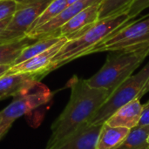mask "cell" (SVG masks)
<instances>
[{
  "label": "cell",
  "instance_id": "6da1fadb",
  "mask_svg": "<svg viewBox=\"0 0 149 149\" xmlns=\"http://www.w3.org/2000/svg\"><path fill=\"white\" fill-rule=\"evenodd\" d=\"M71 89L69 101L64 111L52 123V134L45 149H52L89 121L110 93L91 86L86 79L74 75L67 83Z\"/></svg>",
  "mask_w": 149,
  "mask_h": 149
},
{
  "label": "cell",
  "instance_id": "7a4b0ae2",
  "mask_svg": "<svg viewBox=\"0 0 149 149\" xmlns=\"http://www.w3.org/2000/svg\"><path fill=\"white\" fill-rule=\"evenodd\" d=\"M131 20L127 13L99 20L78 37L65 42L58 52L52 58L48 67V72L50 73L76 58L87 56L93 48Z\"/></svg>",
  "mask_w": 149,
  "mask_h": 149
},
{
  "label": "cell",
  "instance_id": "3957f363",
  "mask_svg": "<svg viewBox=\"0 0 149 149\" xmlns=\"http://www.w3.org/2000/svg\"><path fill=\"white\" fill-rule=\"evenodd\" d=\"M103 66L86 82L93 87L113 93L122 82L133 75L149 55V45L127 51L112 52Z\"/></svg>",
  "mask_w": 149,
  "mask_h": 149
},
{
  "label": "cell",
  "instance_id": "277c9868",
  "mask_svg": "<svg viewBox=\"0 0 149 149\" xmlns=\"http://www.w3.org/2000/svg\"><path fill=\"white\" fill-rule=\"evenodd\" d=\"M148 80L149 61L140 72L130 76L110 93L88 123L103 124L121 107L134 100H140L141 92Z\"/></svg>",
  "mask_w": 149,
  "mask_h": 149
},
{
  "label": "cell",
  "instance_id": "5b68a950",
  "mask_svg": "<svg viewBox=\"0 0 149 149\" xmlns=\"http://www.w3.org/2000/svg\"><path fill=\"white\" fill-rule=\"evenodd\" d=\"M149 45V15L128 22L93 48L88 55L103 52L134 50Z\"/></svg>",
  "mask_w": 149,
  "mask_h": 149
},
{
  "label": "cell",
  "instance_id": "8992f818",
  "mask_svg": "<svg viewBox=\"0 0 149 149\" xmlns=\"http://www.w3.org/2000/svg\"><path fill=\"white\" fill-rule=\"evenodd\" d=\"M52 0H37L17 5L16 12L0 34V45L15 42L26 37L31 27L41 12Z\"/></svg>",
  "mask_w": 149,
  "mask_h": 149
},
{
  "label": "cell",
  "instance_id": "52a82bcc",
  "mask_svg": "<svg viewBox=\"0 0 149 149\" xmlns=\"http://www.w3.org/2000/svg\"><path fill=\"white\" fill-rule=\"evenodd\" d=\"M52 93L47 86L38 82L28 92L15 97L14 100L0 112L1 121L12 123L34 109L48 103Z\"/></svg>",
  "mask_w": 149,
  "mask_h": 149
},
{
  "label": "cell",
  "instance_id": "ba28073f",
  "mask_svg": "<svg viewBox=\"0 0 149 149\" xmlns=\"http://www.w3.org/2000/svg\"><path fill=\"white\" fill-rule=\"evenodd\" d=\"M105 0H79L72 4L67 5L56 17L45 24L44 25L30 31L26 36L31 39L38 40L41 38L58 34V30L70 19H72L75 15L79 13L84 9L93 5V4H101ZM59 36V35H58Z\"/></svg>",
  "mask_w": 149,
  "mask_h": 149
},
{
  "label": "cell",
  "instance_id": "9c48e42d",
  "mask_svg": "<svg viewBox=\"0 0 149 149\" xmlns=\"http://www.w3.org/2000/svg\"><path fill=\"white\" fill-rule=\"evenodd\" d=\"M68 39L63 37L58 42L53 45L45 52L25 60L19 64L13 65L10 67L8 73H31L38 74L42 79L46 76L48 72V67L51 64L52 58L58 52L61 47L65 44Z\"/></svg>",
  "mask_w": 149,
  "mask_h": 149
},
{
  "label": "cell",
  "instance_id": "30bf717a",
  "mask_svg": "<svg viewBox=\"0 0 149 149\" xmlns=\"http://www.w3.org/2000/svg\"><path fill=\"white\" fill-rule=\"evenodd\" d=\"M42 77L31 73H8L0 77V100L21 95L40 82Z\"/></svg>",
  "mask_w": 149,
  "mask_h": 149
},
{
  "label": "cell",
  "instance_id": "8fae6325",
  "mask_svg": "<svg viewBox=\"0 0 149 149\" xmlns=\"http://www.w3.org/2000/svg\"><path fill=\"white\" fill-rule=\"evenodd\" d=\"M100 4H93L84 9L58 30V35L68 40L78 37L100 20Z\"/></svg>",
  "mask_w": 149,
  "mask_h": 149
},
{
  "label": "cell",
  "instance_id": "7c38bea8",
  "mask_svg": "<svg viewBox=\"0 0 149 149\" xmlns=\"http://www.w3.org/2000/svg\"><path fill=\"white\" fill-rule=\"evenodd\" d=\"M103 124H83L52 149H95Z\"/></svg>",
  "mask_w": 149,
  "mask_h": 149
},
{
  "label": "cell",
  "instance_id": "4fadbf2b",
  "mask_svg": "<svg viewBox=\"0 0 149 149\" xmlns=\"http://www.w3.org/2000/svg\"><path fill=\"white\" fill-rule=\"evenodd\" d=\"M142 106L140 100H134L118 109L106 123L111 127H126L131 130L138 126Z\"/></svg>",
  "mask_w": 149,
  "mask_h": 149
},
{
  "label": "cell",
  "instance_id": "5bb4252c",
  "mask_svg": "<svg viewBox=\"0 0 149 149\" xmlns=\"http://www.w3.org/2000/svg\"><path fill=\"white\" fill-rule=\"evenodd\" d=\"M130 129L111 127L106 122L100 129L95 149H117L128 135Z\"/></svg>",
  "mask_w": 149,
  "mask_h": 149
},
{
  "label": "cell",
  "instance_id": "9a60e30c",
  "mask_svg": "<svg viewBox=\"0 0 149 149\" xmlns=\"http://www.w3.org/2000/svg\"><path fill=\"white\" fill-rule=\"evenodd\" d=\"M63 37H60L58 34H53V35L46 36V37H44V38H41L38 40H36L34 43L26 46L21 52V53L19 54L17 58L13 63V65L19 64L23 61H25V60L45 52V50L49 49L53 45H55L57 42H58Z\"/></svg>",
  "mask_w": 149,
  "mask_h": 149
},
{
  "label": "cell",
  "instance_id": "2e32d148",
  "mask_svg": "<svg viewBox=\"0 0 149 149\" xmlns=\"http://www.w3.org/2000/svg\"><path fill=\"white\" fill-rule=\"evenodd\" d=\"M34 39L27 36L15 42L0 45V65H12L21 52L31 44Z\"/></svg>",
  "mask_w": 149,
  "mask_h": 149
},
{
  "label": "cell",
  "instance_id": "e0dca14e",
  "mask_svg": "<svg viewBox=\"0 0 149 149\" xmlns=\"http://www.w3.org/2000/svg\"><path fill=\"white\" fill-rule=\"evenodd\" d=\"M148 126H137L130 130L128 135L117 149H149Z\"/></svg>",
  "mask_w": 149,
  "mask_h": 149
},
{
  "label": "cell",
  "instance_id": "ac0fdd59",
  "mask_svg": "<svg viewBox=\"0 0 149 149\" xmlns=\"http://www.w3.org/2000/svg\"><path fill=\"white\" fill-rule=\"evenodd\" d=\"M67 5L66 0H52L34 21L30 31L35 30L56 17Z\"/></svg>",
  "mask_w": 149,
  "mask_h": 149
},
{
  "label": "cell",
  "instance_id": "d6986e66",
  "mask_svg": "<svg viewBox=\"0 0 149 149\" xmlns=\"http://www.w3.org/2000/svg\"><path fill=\"white\" fill-rule=\"evenodd\" d=\"M134 0H105L100 8V20L126 13Z\"/></svg>",
  "mask_w": 149,
  "mask_h": 149
},
{
  "label": "cell",
  "instance_id": "ffe728a7",
  "mask_svg": "<svg viewBox=\"0 0 149 149\" xmlns=\"http://www.w3.org/2000/svg\"><path fill=\"white\" fill-rule=\"evenodd\" d=\"M17 9L16 0H0V21L11 17Z\"/></svg>",
  "mask_w": 149,
  "mask_h": 149
},
{
  "label": "cell",
  "instance_id": "44dd1931",
  "mask_svg": "<svg viewBox=\"0 0 149 149\" xmlns=\"http://www.w3.org/2000/svg\"><path fill=\"white\" fill-rule=\"evenodd\" d=\"M148 8H149V0H134L126 13L133 19Z\"/></svg>",
  "mask_w": 149,
  "mask_h": 149
},
{
  "label": "cell",
  "instance_id": "7402d4cb",
  "mask_svg": "<svg viewBox=\"0 0 149 149\" xmlns=\"http://www.w3.org/2000/svg\"><path fill=\"white\" fill-rule=\"evenodd\" d=\"M149 125V100L142 106V111L138 126H148Z\"/></svg>",
  "mask_w": 149,
  "mask_h": 149
},
{
  "label": "cell",
  "instance_id": "603a6c76",
  "mask_svg": "<svg viewBox=\"0 0 149 149\" xmlns=\"http://www.w3.org/2000/svg\"><path fill=\"white\" fill-rule=\"evenodd\" d=\"M10 18H11V17H9V18H7V19H4V20H3V21H0V34H1L2 31L4 30V28L6 27V25H7L8 23L10 22Z\"/></svg>",
  "mask_w": 149,
  "mask_h": 149
},
{
  "label": "cell",
  "instance_id": "cb8c5ba5",
  "mask_svg": "<svg viewBox=\"0 0 149 149\" xmlns=\"http://www.w3.org/2000/svg\"><path fill=\"white\" fill-rule=\"evenodd\" d=\"M10 65H0V77L4 75L10 69Z\"/></svg>",
  "mask_w": 149,
  "mask_h": 149
},
{
  "label": "cell",
  "instance_id": "d4e9b609",
  "mask_svg": "<svg viewBox=\"0 0 149 149\" xmlns=\"http://www.w3.org/2000/svg\"><path fill=\"white\" fill-rule=\"evenodd\" d=\"M37 0H16V2L17 3V5H23V4H27L30 3H33Z\"/></svg>",
  "mask_w": 149,
  "mask_h": 149
},
{
  "label": "cell",
  "instance_id": "484cf974",
  "mask_svg": "<svg viewBox=\"0 0 149 149\" xmlns=\"http://www.w3.org/2000/svg\"><path fill=\"white\" fill-rule=\"evenodd\" d=\"M149 93V80L148 82L147 83V85H146V86L144 87V89H143V91L141 92V98H142V96H144L146 93Z\"/></svg>",
  "mask_w": 149,
  "mask_h": 149
},
{
  "label": "cell",
  "instance_id": "4316f807",
  "mask_svg": "<svg viewBox=\"0 0 149 149\" xmlns=\"http://www.w3.org/2000/svg\"><path fill=\"white\" fill-rule=\"evenodd\" d=\"M77 1H79V0H66V2H67V4H68V5H69V4L73 3H75V2H77Z\"/></svg>",
  "mask_w": 149,
  "mask_h": 149
},
{
  "label": "cell",
  "instance_id": "83f0119b",
  "mask_svg": "<svg viewBox=\"0 0 149 149\" xmlns=\"http://www.w3.org/2000/svg\"><path fill=\"white\" fill-rule=\"evenodd\" d=\"M148 143L149 144V134H148Z\"/></svg>",
  "mask_w": 149,
  "mask_h": 149
}]
</instances>
